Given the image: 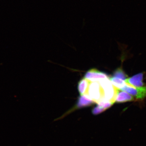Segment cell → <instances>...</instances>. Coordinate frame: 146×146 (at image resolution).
<instances>
[{"label": "cell", "mask_w": 146, "mask_h": 146, "mask_svg": "<svg viewBox=\"0 0 146 146\" xmlns=\"http://www.w3.org/2000/svg\"><path fill=\"white\" fill-rule=\"evenodd\" d=\"M84 78L91 82H99L109 78L105 73L100 72L96 69H93L89 70L86 73Z\"/></svg>", "instance_id": "cell-4"}, {"label": "cell", "mask_w": 146, "mask_h": 146, "mask_svg": "<svg viewBox=\"0 0 146 146\" xmlns=\"http://www.w3.org/2000/svg\"><path fill=\"white\" fill-rule=\"evenodd\" d=\"M91 82V81L89 80L84 78L78 82V90L80 96H82L86 94Z\"/></svg>", "instance_id": "cell-9"}, {"label": "cell", "mask_w": 146, "mask_h": 146, "mask_svg": "<svg viewBox=\"0 0 146 146\" xmlns=\"http://www.w3.org/2000/svg\"><path fill=\"white\" fill-rule=\"evenodd\" d=\"M99 82L102 89L104 100L114 104L119 93V89L112 84L109 78L102 80Z\"/></svg>", "instance_id": "cell-1"}, {"label": "cell", "mask_w": 146, "mask_h": 146, "mask_svg": "<svg viewBox=\"0 0 146 146\" xmlns=\"http://www.w3.org/2000/svg\"><path fill=\"white\" fill-rule=\"evenodd\" d=\"M121 90L126 91L137 100H142L146 98V86L134 87L126 83L125 86Z\"/></svg>", "instance_id": "cell-3"}, {"label": "cell", "mask_w": 146, "mask_h": 146, "mask_svg": "<svg viewBox=\"0 0 146 146\" xmlns=\"http://www.w3.org/2000/svg\"><path fill=\"white\" fill-rule=\"evenodd\" d=\"M113 104L111 102L105 100L101 101L97 103V106L93 109L92 113L94 115L100 114L111 107Z\"/></svg>", "instance_id": "cell-6"}, {"label": "cell", "mask_w": 146, "mask_h": 146, "mask_svg": "<svg viewBox=\"0 0 146 146\" xmlns=\"http://www.w3.org/2000/svg\"><path fill=\"white\" fill-rule=\"evenodd\" d=\"M113 77L118 78L125 81V80L127 79V76L125 73L122 69L119 68L117 69L115 71L113 74Z\"/></svg>", "instance_id": "cell-11"}, {"label": "cell", "mask_w": 146, "mask_h": 146, "mask_svg": "<svg viewBox=\"0 0 146 146\" xmlns=\"http://www.w3.org/2000/svg\"><path fill=\"white\" fill-rule=\"evenodd\" d=\"M94 102L89 98L86 94H84L80 96L78 98V101L76 106L77 108H82L88 107L91 105Z\"/></svg>", "instance_id": "cell-7"}, {"label": "cell", "mask_w": 146, "mask_h": 146, "mask_svg": "<svg viewBox=\"0 0 146 146\" xmlns=\"http://www.w3.org/2000/svg\"><path fill=\"white\" fill-rule=\"evenodd\" d=\"M94 102L104 100L102 89L99 82H91L86 94Z\"/></svg>", "instance_id": "cell-2"}, {"label": "cell", "mask_w": 146, "mask_h": 146, "mask_svg": "<svg viewBox=\"0 0 146 146\" xmlns=\"http://www.w3.org/2000/svg\"><path fill=\"white\" fill-rule=\"evenodd\" d=\"M143 73H139L133 76L132 77L126 79L125 82L127 83L134 87H143L145 85V84L143 82Z\"/></svg>", "instance_id": "cell-5"}, {"label": "cell", "mask_w": 146, "mask_h": 146, "mask_svg": "<svg viewBox=\"0 0 146 146\" xmlns=\"http://www.w3.org/2000/svg\"><path fill=\"white\" fill-rule=\"evenodd\" d=\"M110 80L112 82V84L118 89H122L126 84V83L125 80L118 78L112 77L110 78Z\"/></svg>", "instance_id": "cell-10"}, {"label": "cell", "mask_w": 146, "mask_h": 146, "mask_svg": "<svg viewBox=\"0 0 146 146\" xmlns=\"http://www.w3.org/2000/svg\"><path fill=\"white\" fill-rule=\"evenodd\" d=\"M135 99L133 97L129 95L127 92L122 91L118 93L115 102L119 103L133 101Z\"/></svg>", "instance_id": "cell-8"}]
</instances>
